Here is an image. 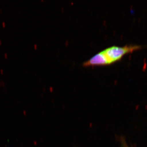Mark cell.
<instances>
[{"instance_id": "cell-1", "label": "cell", "mask_w": 147, "mask_h": 147, "mask_svg": "<svg viewBox=\"0 0 147 147\" xmlns=\"http://www.w3.org/2000/svg\"><path fill=\"white\" fill-rule=\"evenodd\" d=\"M142 48L139 45H127L123 47L113 46L102 51L109 65L120 60L125 55Z\"/></svg>"}, {"instance_id": "cell-2", "label": "cell", "mask_w": 147, "mask_h": 147, "mask_svg": "<svg viewBox=\"0 0 147 147\" xmlns=\"http://www.w3.org/2000/svg\"><path fill=\"white\" fill-rule=\"evenodd\" d=\"M4 57H5L6 58L7 57H8V55H7V53H5Z\"/></svg>"}, {"instance_id": "cell-3", "label": "cell", "mask_w": 147, "mask_h": 147, "mask_svg": "<svg viewBox=\"0 0 147 147\" xmlns=\"http://www.w3.org/2000/svg\"><path fill=\"white\" fill-rule=\"evenodd\" d=\"M2 25H3V26L5 27V23L4 22H3V23H2Z\"/></svg>"}, {"instance_id": "cell-4", "label": "cell", "mask_w": 147, "mask_h": 147, "mask_svg": "<svg viewBox=\"0 0 147 147\" xmlns=\"http://www.w3.org/2000/svg\"><path fill=\"white\" fill-rule=\"evenodd\" d=\"M0 72H1V73H3V69H1V70H0Z\"/></svg>"}, {"instance_id": "cell-5", "label": "cell", "mask_w": 147, "mask_h": 147, "mask_svg": "<svg viewBox=\"0 0 147 147\" xmlns=\"http://www.w3.org/2000/svg\"><path fill=\"white\" fill-rule=\"evenodd\" d=\"M0 11H1V12H2V9H0Z\"/></svg>"}, {"instance_id": "cell-6", "label": "cell", "mask_w": 147, "mask_h": 147, "mask_svg": "<svg viewBox=\"0 0 147 147\" xmlns=\"http://www.w3.org/2000/svg\"><path fill=\"white\" fill-rule=\"evenodd\" d=\"M1 40H0V45L1 44Z\"/></svg>"}, {"instance_id": "cell-7", "label": "cell", "mask_w": 147, "mask_h": 147, "mask_svg": "<svg viewBox=\"0 0 147 147\" xmlns=\"http://www.w3.org/2000/svg\"></svg>"}]
</instances>
